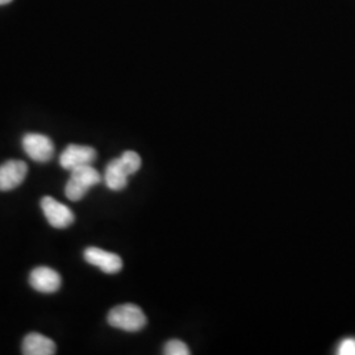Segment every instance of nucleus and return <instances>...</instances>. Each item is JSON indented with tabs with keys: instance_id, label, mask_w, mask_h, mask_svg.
Returning a JSON list of instances; mask_svg holds the SVG:
<instances>
[{
	"instance_id": "obj_1",
	"label": "nucleus",
	"mask_w": 355,
	"mask_h": 355,
	"mask_svg": "<svg viewBox=\"0 0 355 355\" xmlns=\"http://www.w3.org/2000/svg\"><path fill=\"white\" fill-rule=\"evenodd\" d=\"M102 182L101 173L92 165L82 166L71 171V177L66 183L64 195L71 202H79L86 196L91 187Z\"/></svg>"
},
{
	"instance_id": "obj_2",
	"label": "nucleus",
	"mask_w": 355,
	"mask_h": 355,
	"mask_svg": "<svg viewBox=\"0 0 355 355\" xmlns=\"http://www.w3.org/2000/svg\"><path fill=\"white\" fill-rule=\"evenodd\" d=\"M108 324L116 329L139 331L148 324L145 313L139 305L123 304L112 308L108 313Z\"/></svg>"
},
{
	"instance_id": "obj_3",
	"label": "nucleus",
	"mask_w": 355,
	"mask_h": 355,
	"mask_svg": "<svg viewBox=\"0 0 355 355\" xmlns=\"http://www.w3.org/2000/svg\"><path fill=\"white\" fill-rule=\"evenodd\" d=\"M41 208L44 211V215L46 217L48 223L51 227L57 229H64L70 227L76 216L74 212L64 204L57 202L51 196H45L41 200Z\"/></svg>"
},
{
	"instance_id": "obj_4",
	"label": "nucleus",
	"mask_w": 355,
	"mask_h": 355,
	"mask_svg": "<svg viewBox=\"0 0 355 355\" xmlns=\"http://www.w3.org/2000/svg\"><path fill=\"white\" fill-rule=\"evenodd\" d=\"M23 149L35 162H48L54 155L53 141L38 133H28L23 137Z\"/></svg>"
},
{
	"instance_id": "obj_5",
	"label": "nucleus",
	"mask_w": 355,
	"mask_h": 355,
	"mask_svg": "<svg viewBox=\"0 0 355 355\" xmlns=\"http://www.w3.org/2000/svg\"><path fill=\"white\" fill-rule=\"evenodd\" d=\"M96 159V150L91 146L69 145L60 155V165L64 170L73 171L82 166L92 165Z\"/></svg>"
},
{
	"instance_id": "obj_6",
	"label": "nucleus",
	"mask_w": 355,
	"mask_h": 355,
	"mask_svg": "<svg viewBox=\"0 0 355 355\" xmlns=\"http://www.w3.org/2000/svg\"><path fill=\"white\" fill-rule=\"evenodd\" d=\"M85 259L92 266L99 267L103 272L114 275L121 271L123 261L117 254L105 252L99 248L89 246L85 250Z\"/></svg>"
},
{
	"instance_id": "obj_7",
	"label": "nucleus",
	"mask_w": 355,
	"mask_h": 355,
	"mask_svg": "<svg viewBox=\"0 0 355 355\" xmlns=\"http://www.w3.org/2000/svg\"><path fill=\"white\" fill-rule=\"evenodd\" d=\"M28 174V165L24 161L11 159L0 166V191L15 190Z\"/></svg>"
},
{
	"instance_id": "obj_8",
	"label": "nucleus",
	"mask_w": 355,
	"mask_h": 355,
	"mask_svg": "<svg viewBox=\"0 0 355 355\" xmlns=\"http://www.w3.org/2000/svg\"><path fill=\"white\" fill-rule=\"evenodd\" d=\"M31 286L38 292L42 293H54L58 291L62 279L61 275L51 267L40 266L32 270L29 275Z\"/></svg>"
},
{
	"instance_id": "obj_9",
	"label": "nucleus",
	"mask_w": 355,
	"mask_h": 355,
	"mask_svg": "<svg viewBox=\"0 0 355 355\" xmlns=\"http://www.w3.org/2000/svg\"><path fill=\"white\" fill-rule=\"evenodd\" d=\"M127 166L123 162L121 158L112 159L104 173V182L105 186L112 191H121L127 187L128 177H129Z\"/></svg>"
},
{
	"instance_id": "obj_10",
	"label": "nucleus",
	"mask_w": 355,
	"mask_h": 355,
	"mask_svg": "<svg viewBox=\"0 0 355 355\" xmlns=\"http://www.w3.org/2000/svg\"><path fill=\"white\" fill-rule=\"evenodd\" d=\"M55 349V343L40 333H29L21 345L24 355H53Z\"/></svg>"
},
{
	"instance_id": "obj_11",
	"label": "nucleus",
	"mask_w": 355,
	"mask_h": 355,
	"mask_svg": "<svg viewBox=\"0 0 355 355\" xmlns=\"http://www.w3.org/2000/svg\"><path fill=\"white\" fill-rule=\"evenodd\" d=\"M120 158L123 159V162L127 166L128 171H129L130 175L140 170L141 157L137 153L127 150V152L123 153V155Z\"/></svg>"
},
{
	"instance_id": "obj_12",
	"label": "nucleus",
	"mask_w": 355,
	"mask_h": 355,
	"mask_svg": "<svg viewBox=\"0 0 355 355\" xmlns=\"http://www.w3.org/2000/svg\"><path fill=\"white\" fill-rule=\"evenodd\" d=\"M166 355H190L189 346L179 340H170L165 345Z\"/></svg>"
},
{
	"instance_id": "obj_13",
	"label": "nucleus",
	"mask_w": 355,
	"mask_h": 355,
	"mask_svg": "<svg viewBox=\"0 0 355 355\" xmlns=\"http://www.w3.org/2000/svg\"><path fill=\"white\" fill-rule=\"evenodd\" d=\"M338 354L355 355V338H346L338 346Z\"/></svg>"
},
{
	"instance_id": "obj_14",
	"label": "nucleus",
	"mask_w": 355,
	"mask_h": 355,
	"mask_svg": "<svg viewBox=\"0 0 355 355\" xmlns=\"http://www.w3.org/2000/svg\"><path fill=\"white\" fill-rule=\"evenodd\" d=\"M12 0H0V6H4V4H8V3H11Z\"/></svg>"
}]
</instances>
